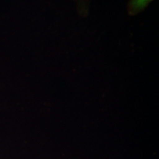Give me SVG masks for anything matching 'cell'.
<instances>
[{
    "mask_svg": "<svg viewBox=\"0 0 159 159\" xmlns=\"http://www.w3.org/2000/svg\"><path fill=\"white\" fill-rule=\"evenodd\" d=\"M153 0H130L128 5L129 13L134 16L146 8L147 6Z\"/></svg>",
    "mask_w": 159,
    "mask_h": 159,
    "instance_id": "6da1fadb",
    "label": "cell"
}]
</instances>
